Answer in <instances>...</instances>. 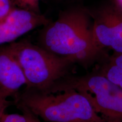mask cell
I'll return each mask as SVG.
<instances>
[{"label": "cell", "instance_id": "cell-1", "mask_svg": "<svg viewBox=\"0 0 122 122\" xmlns=\"http://www.w3.org/2000/svg\"><path fill=\"white\" fill-rule=\"evenodd\" d=\"M38 45L85 68L96 65L107 55L94 40L90 9L83 6L67 9L54 22L44 25Z\"/></svg>", "mask_w": 122, "mask_h": 122}, {"label": "cell", "instance_id": "cell-2", "mask_svg": "<svg viewBox=\"0 0 122 122\" xmlns=\"http://www.w3.org/2000/svg\"><path fill=\"white\" fill-rule=\"evenodd\" d=\"M15 101L46 122H106L86 97L72 89L44 93L25 88Z\"/></svg>", "mask_w": 122, "mask_h": 122}, {"label": "cell", "instance_id": "cell-3", "mask_svg": "<svg viewBox=\"0 0 122 122\" xmlns=\"http://www.w3.org/2000/svg\"><path fill=\"white\" fill-rule=\"evenodd\" d=\"M9 45L24 72L25 88L49 93L56 85L74 73L76 65L74 61L53 54L39 45L28 41H14Z\"/></svg>", "mask_w": 122, "mask_h": 122}, {"label": "cell", "instance_id": "cell-4", "mask_svg": "<svg viewBox=\"0 0 122 122\" xmlns=\"http://www.w3.org/2000/svg\"><path fill=\"white\" fill-rule=\"evenodd\" d=\"M71 89L86 97L106 122H122V88L95 69L81 75H70L49 93Z\"/></svg>", "mask_w": 122, "mask_h": 122}, {"label": "cell", "instance_id": "cell-5", "mask_svg": "<svg viewBox=\"0 0 122 122\" xmlns=\"http://www.w3.org/2000/svg\"><path fill=\"white\" fill-rule=\"evenodd\" d=\"M96 43L101 49L122 53V11L113 3L90 9Z\"/></svg>", "mask_w": 122, "mask_h": 122}, {"label": "cell", "instance_id": "cell-6", "mask_svg": "<svg viewBox=\"0 0 122 122\" xmlns=\"http://www.w3.org/2000/svg\"><path fill=\"white\" fill-rule=\"evenodd\" d=\"M49 22L40 13L14 8L7 16L0 20V46L12 43L23 35Z\"/></svg>", "mask_w": 122, "mask_h": 122}, {"label": "cell", "instance_id": "cell-7", "mask_svg": "<svg viewBox=\"0 0 122 122\" xmlns=\"http://www.w3.org/2000/svg\"><path fill=\"white\" fill-rule=\"evenodd\" d=\"M27 81L10 45L0 46V92L7 98L16 97Z\"/></svg>", "mask_w": 122, "mask_h": 122}, {"label": "cell", "instance_id": "cell-8", "mask_svg": "<svg viewBox=\"0 0 122 122\" xmlns=\"http://www.w3.org/2000/svg\"><path fill=\"white\" fill-rule=\"evenodd\" d=\"M94 69L122 88V53L107 54Z\"/></svg>", "mask_w": 122, "mask_h": 122}, {"label": "cell", "instance_id": "cell-9", "mask_svg": "<svg viewBox=\"0 0 122 122\" xmlns=\"http://www.w3.org/2000/svg\"><path fill=\"white\" fill-rule=\"evenodd\" d=\"M22 114H5L0 122H42L39 118L22 106H18Z\"/></svg>", "mask_w": 122, "mask_h": 122}, {"label": "cell", "instance_id": "cell-10", "mask_svg": "<svg viewBox=\"0 0 122 122\" xmlns=\"http://www.w3.org/2000/svg\"><path fill=\"white\" fill-rule=\"evenodd\" d=\"M21 8L26 9L35 13H40V0H15Z\"/></svg>", "mask_w": 122, "mask_h": 122}, {"label": "cell", "instance_id": "cell-11", "mask_svg": "<svg viewBox=\"0 0 122 122\" xmlns=\"http://www.w3.org/2000/svg\"><path fill=\"white\" fill-rule=\"evenodd\" d=\"M14 9L11 0H0V20L7 16Z\"/></svg>", "mask_w": 122, "mask_h": 122}, {"label": "cell", "instance_id": "cell-12", "mask_svg": "<svg viewBox=\"0 0 122 122\" xmlns=\"http://www.w3.org/2000/svg\"><path fill=\"white\" fill-rule=\"evenodd\" d=\"M7 97L0 92V121L5 114L7 108L10 106V102L7 100Z\"/></svg>", "mask_w": 122, "mask_h": 122}, {"label": "cell", "instance_id": "cell-13", "mask_svg": "<svg viewBox=\"0 0 122 122\" xmlns=\"http://www.w3.org/2000/svg\"><path fill=\"white\" fill-rule=\"evenodd\" d=\"M112 2L122 11V0H112Z\"/></svg>", "mask_w": 122, "mask_h": 122}, {"label": "cell", "instance_id": "cell-14", "mask_svg": "<svg viewBox=\"0 0 122 122\" xmlns=\"http://www.w3.org/2000/svg\"><path fill=\"white\" fill-rule=\"evenodd\" d=\"M57 1H72V0H56Z\"/></svg>", "mask_w": 122, "mask_h": 122}]
</instances>
